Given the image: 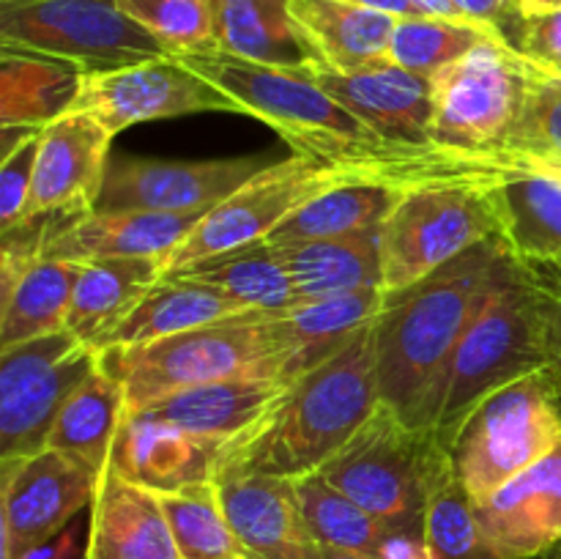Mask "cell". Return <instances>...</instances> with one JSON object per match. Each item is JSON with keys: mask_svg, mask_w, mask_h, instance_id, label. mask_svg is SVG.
Segmentation results:
<instances>
[{"mask_svg": "<svg viewBox=\"0 0 561 559\" xmlns=\"http://www.w3.org/2000/svg\"><path fill=\"white\" fill-rule=\"evenodd\" d=\"M99 367V351L69 329L0 349V460L47 449L71 395Z\"/></svg>", "mask_w": 561, "mask_h": 559, "instance_id": "cell-11", "label": "cell"}, {"mask_svg": "<svg viewBox=\"0 0 561 559\" xmlns=\"http://www.w3.org/2000/svg\"><path fill=\"white\" fill-rule=\"evenodd\" d=\"M82 263L38 258L0 301V349L64 332Z\"/></svg>", "mask_w": 561, "mask_h": 559, "instance_id": "cell-35", "label": "cell"}, {"mask_svg": "<svg viewBox=\"0 0 561 559\" xmlns=\"http://www.w3.org/2000/svg\"><path fill=\"white\" fill-rule=\"evenodd\" d=\"M222 444L170 425L148 411H126L110 455V469L162 497L214 482Z\"/></svg>", "mask_w": 561, "mask_h": 559, "instance_id": "cell-18", "label": "cell"}, {"mask_svg": "<svg viewBox=\"0 0 561 559\" xmlns=\"http://www.w3.org/2000/svg\"><path fill=\"white\" fill-rule=\"evenodd\" d=\"M214 20L219 53L283 69H323L290 0H214Z\"/></svg>", "mask_w": 561, "mask_h": 559, "instance_id": "cell-25", "label": "cell"}, {"mask_svg": "<svg viewBox=\"0 0 561 559\" xmlns=\"http://www.w3.org/2000/svg\"><path fill=\"white\" fill-rule=\"evenodd\" d=\"M203 214L88 212L66 217L44 247V258L91 263L104 258H153L164 266ZM164 272V269H162Z\"/></svg>", "mask_w": 561, "mask_h": 559, "instance_id": "cell-21", "label": "cell"}, {"mask_svg": "<svg viewBox=\"0 0 561 559\" xmlns=\"http://www.w3.org/2000/svg\"><path fill=\"white\" fill-rule=\"evenodd\" d=\"M383 299L387 294L381 288L354 290V294L329 296L321 301H307L279 316L285 340H288L283 381L294 384L296 378L343 351L362 329L376 321Z\"/></svg>", "mask_w": 561, "mask_h": 559, "instance_id": "cell-28", "label": "cell"}, {"mask_svg": "<svg viewBox=\"0 0 561 559\" xmlns=\"http://www.w3.org/2000/svg\"><path fill=\"white\" fill-rule=\"evenodd\" d=\"M553 384H557V403H559V411H561V378H553Z\"/></svg>", "mask_w": 561, "mask_h": 559, "instance_id": "cell-52", "label": "cell"}, {"mask_svg": "<svg viewBox=\"0 0 561 559\" xmlns=\"http://www.w3.org/2000/svg\"><path fill=\"white\" fill-rule=\"evenodd\" d=\"M118 5L162 44L170 58L217 49L214 0H118Z\"/></svg>", "mask_w": 561, "mask_h": 559, "instance_id": "cell-40", "label": "cell"}, {"mask_svg": "<svg viewBox=\"0 0 561 559\" xmlns=\"http://www.w3.org/2000/svg\"><path fill=\"white\" fill-rule=\"evenodd\" d=\"M513 266L502 236L471 247L420 283L387 294L373 321L381 403L411 422L416 403Z\"/></svg>", "mask_w": 561, "mask_h": 559, "instance_id": "cell-3", "label": "cell"}, {"mask_svg": "<svg viewBox=\"0 0 561 559\" xmlns=\"http://www.w3.org/2000/svg\"><path fill=\"white\" fill-rule=\"evenodd\" d=\"M499 559H535L561 546V447L474 504Z\"/></svg>", "mask_w": 561, "mask_h": 559, "instance_id": "cell-20", "label": "cell"}, {"mask_svg": "<svg viewBox=\"0 0 561 559\" xmlns=\"http://www.w3.org/2000/svg\"><path fill=\"white\" fill-rule=\"evenodd\" d=\"M285 389L288 384L279 378H225V381L179 389L137 411H148L195 436L230 442L255 425Z\"/></svg>", "mask_w": 561, "mask_h": 559, "instance_id": "cell-24", "label": "cell"}, {"mask_svg": "<svg viewBox=\"0 0 561 559\" xmlns=\"http://www.w3.org/2000/svg\"><path fill=\"white\" fill-rule=\"evenodd\" d=\"M537 370H548L540 316L513 255V266L425 389L409 425L447 447L482 398Z\"/></svg>", "mask_w": 561, "mask_h": 559, "instance_id": "cell-4", "label": "cell"}, {"mask_svg": "<svg viewBox=\"0 0 561 559\" xmlns=\"http://www.w3.org/2000/svg\"><path fill=\"white\" fill-rule=\"evenodd\" d=\"M159 499L181 559H250L225 515L217 482H201Z\"/></svg>", "mask_w": 561, "mask_h": 559, "instance_id": "cell-39", "label": "cell"}, {"mask_svg": "<svg viewBox=\"0 0 561 559\" xmlns=\"http://www.w3.org/2000/svg\"><path fill=\"white\" fill-rule=\"evenodd\" d=\"M162 277H190L217 285L247 310H261L268 316H285L301 305L277 247L266 239L203 258Z\"/></svg>", "mask_w": 561, "mask_h": 559, "instance_id": "cell-31", "label": "cell"}, {"mask_svg": "<svg viewBox=\"0 0 561 559\" xmlns=\"http://www.w3.org/2000/svg\"><path fill=\"white\" fill-rule=\"evenodd\" d=\"M85 71L69 60L0 47V126L44 129L75 110Z\"/></svg>", "mask_w": 561, "mask_h": 559, "instance_id": "cell-30", "label": "cell"}, {"mask_svg": "<svg viewBox=\"0 0 561 559\" xmlns=\"http://www.w3.org/2000/svg\"><path fill=\"white\" fill-rule=\"evenodd\" d=\"M345 3H359V5H370V9H381L389 11L394 16H414L420 14L416 5L411 0H345Z\"/></svg>", "mask_w": 561, "mask_h": 559, "instance_id": "cell-49", "label": "cell"}, {"mask_svg": "<svg viewBox=\"0 0 561 559\" xmlns=\"http://www.w3.org/2000/svg\"><path fill=\"white\" fill-rule=\"evenodd\" d=\"M425 543L433 559H499L477 521L474 502L460 486L444 444H438L433 458Z\"/></svg>", "mask_w": 561, "mask_h": 559, "instance_id": "cell-37", "label": "cell"}, {"mask_svg": "<svg viewBox=\"0 0 561 559\" xmlns=\"http://www.w3.org/2000/svg\"><path fill=\"white\" fill-rule=\"evenodd\" d=\"M520 55L542 69H561V9L526 14Z\"/></svg>", "mask_w": 561, "mask_h": 559, "instance_id": "cell-44", "label": "cell"}, {"mask_svg": "<svg viewBox=\"0 0 561 559\" xmlns=\"http://www.w3.org/2000/svg\"><path fill=\"white\" fill-rule=\"evenodd\" d=\"M499 170L411 184L381 225L383 294L420 283L488 239H504Z\"/></svg>", "mask_w": 561, "mask_h": 559, "instance_id": "cell-6", "label": "cell"}, {"mask_svg": "<svg viewBox=\"0 0 561 559\" xmlns=\"http://www.w3.org/2000/svg\"><path fill=\"white\" fill-rule=\"evenodd\" d=\"M241 312L250 310L217 285L190 277H159L99 351L110 349V345L153 343V340L208 327V323L225 321V318L241 316Z\"/></svg>", "mask_w": 561, "mask_h": 559, "instance_id": "cell-29", "label": "cell"}, {"mask_svg": "<svg viewBox=\"0 0 561 559\" xmlns=\"http://www.w3.org/2000/svg\"><path fill=\"white\" fill-rule=\"evenodd\" d=\"M294 488L312 535L327 551L381 559L389 537L398 535L378 518H373L354 499L329 486L318 471L294 480Z\"/></svg>", "mask_w": 561, "mask_h": 559, "instance_id": "cell-36", "label": "cell"}, {"mask_svg": "<svg viewBox=\"0 0 561 559\" xmlns=\"http://www.w3.org/2000/svg\"><path fill=\"white\" fill-rule=\"evenodd\" d=\"M524 9V14H540V11H559L561 0H515Z\"/></svg>", "mask_w": 561, "mask_h": 559, "instance_id": "cell-50", "label": "cell"}, {"mask_svg": "<svg viewBox=\"0 0 561 559\" xmlns=\"http://www.w3.org/2000/svg\"><path fill=\"white\" fill-rule=\"evenodd\" d=\"M274 164L263 153L222 159L110 157L93 212L208 214Z\"/></svg>", "mask_w": 561, "mask_h": 559, "instance_id": "cell-13", "label": "cell"}, {"mask_svg": "<svg viewBox=\"0 0 561 559\" xmlns=\"http://www.w3.org/2000/svg\"><path fill=\"white\" fill-rule=\"evenodd\" d=\"M348 181H389L373 175L367 170L340 168V164H321L307 157H288L283 162L268 164L263 173L247 181L239 192L225 197L219 206L203 214L201 223L192 228L184 244L170 255L164 272L184 269L203 258L219 255V252L239 250L252 241L268 239L296 208L305 206L310 197L332 190ZM398 184V181H394Z\"/></svg>", "mask_w": 561, "mask_h": 559, "instance_id": "cell-12", "label": "cell"}, {"mask_svg": "<svg viewBox=\"0 0 561 559\" xmlns=\"http://www.w3.org/2000/svg\"><path fill=\"white\" fill-rule=\"evenodd\" d=\"M381 406L373 354V323L343 351L312 367L266 409V414L222 444L219 475L299 477L321 469Z\"/></svg>", "mask_w": 561, "mask_h": 559, "instance_id": "cell-2", "label": "cell"}, {"mask_svg": "<svg viewBox=\"0 0 561 559\" xmlns=\"http://www.w3.org/2000/svg\"><path fill=\"white\" fill-rule=\"evenodd\" d=\"M438 438L416 431L389 406L370 420L318 469V475L365 507L398 535L425 540L427 497Z\"/></svg>", "mask_w": 561, "mask_h": 559, "instance_id": "cell-8", "label": "cell"}, {"mask_svg": "<svg viewBox=\"0 0 561 559\" xmlns=\"http://www.w3.org/2000/svg\"><path fill=\"white\" fill-rule=\"evenodd\" d=\"M466 14L480 25L491 27L510 49L520 55V38H524L526 14L515 0H455Z\"/></svg>", "mask_w": 561, "mask_h": 559, "instance_id": "cell-45", "label": "cell"}, {"mask_svg": "<svg viewBox=\"0 0 561 559\" xmlns=\"http://www.w3.org/2000/svg\"><path fill=\"white\" fill-rule=\"evenodd\" d=\"M529 66V93L524 113L504 151H553L561 153V88ZM502 153V151H499Z\"/></svg>", "mask_w": 561, "mask_h": 559, "instance_id": "cell-41", "label": "cell"}, {"mask_svg": "<svg viewBox=\"0 0 561 559\" xmlns=\"http://www.w3.org/2000/svg\"><path fill=\"white\" fill-rule=\"evenodd\" d=\"M219 499L250 559H327L296 499L294 480L219 475Z\"/></svg>", "mask_w": 561, "mask_h": 559, "instance_id": "cell-19", "label": "cell"}, {"mask_svg": "<svg viewBox=\"0 0 561 559\" xmlns=\"http://www.w3.org/2000/svg\"><path fill=\"white\" fill-rule=\"evenodd\" d=\"M104 477L60 449L3 460L0 559H20L91 510Z\"/></svg>", "mask_w": 561, "mask_h": 559, "instance_id": "cell-15", "label": "cell"}, {"mask_svg": "<svg viewBox=\"0 0 561 559\" xmlns=\"http://www.w3.org/2000/svg\"><path fill=\"white\" fill-rule=\"evenodd\" d=\"M113 135L91 113L71 110L38 135L36 170L25 217L93 212L104 186Z\"/></svg>", "mask_w": 561, "mask_h": 559, "instance_id": "cell-16", "label": "cell"}, {"mask_svg": "<svg viewBox=\"0 0 561 559\" xmlns=\"http://www.w3.org/2000/svg\"><path fill=\"white\" fill-rule=\"evenodd\" d=\"M38 135L27 137L9 157L0 159V230L14 228L25 217L33 190V170H36Z\"/></svg>", "mask_w": 561, "mask_h": 559, "instance_id": "cell-43", "label": "cell"}, {"mask_svg": "<svg viewBox=\"0 0 561 559\" xmlns=\"http://www.w3.org/2000/svg\"><path fill=\"white\" fill-rule=\"evenodd\" d=\"M485 42H502L491 27L474 20H449V16H398V25L389 42V60L414 75H438L471 49ZM504 44V42H502Z\"/></svg>", "mask_w": 561, "mask_h": 559, "instance_id": "cell-38", "label": "cell"}, {"mask_svg": "<svg viewBox=\"0 0 561 559\" xmlns=\"http://www.w3.org/2000/svg\"><path fill=\"white\" fill-rule=\"evenodd\" d=\"M0 47L69 60L85 75L170 58L118 0H0Z\"/></svg>", "mask_w": 561, "mask_h": 559, "instance_id": "cell-10", "label": "cell"}, {"mask_svg": "<svg viewBox=\"0 0 561 559\" xmlns=\"http://www.w3.org/2000/svg\"><path fill=\"white\" fill-rule=\"evenodd\" d=\"M529 66L502 42H485L431 77V142L442 153L493 168L524 113Z\"/></svg>", "mask_w": 561, "mask_h": 559, "instance_id": "cell-9", "label": "cell"}, {"mask_svg": "<svg viewBox=\"0 0 561 559\" xmlns=\"http://www.w3.org/2000/svg\"><path fill=\"white\" fill-rule=\"evenodd\" d=\"M540 316L548 373L561 378V255L515 258Z\"/></svg>", "mask_w": 561, "mask_h": 559, "instance_id": "cell-42", "label": "cell"}, {"mask_svg": "<svg viewBox=\"0 0 561 559\" xmlns=\"http://www.w3.org/2000/svg\"><path fill=\"white\" fill-rule=\"evenodd\" d=\"M323 91L383 140L416 151H438L431 142V80L383 60L354 71L312 69ZM442 153V151H438Z\"/></svg>", "mask_w": 561, "mask_h": 559, "instance_id": "cell-17", "label": "cell"}, {"mask_svg": "<svg viewBox=\"0 0 561 559\" xmlns=\"http://www.w3.org/2000/svg\"><path fill=\"white\" fill-rule=\"evenodd\" d=\"M288 362V340L279 316L241 312L208 327L170 334L140 345L99 351V367L126 389V409L137 411L179 389L225 378H279ZM285 384V381H283Z\"/></svg>", "mask_w": 561, "mask_h": 559, "instance_id": "cell-5", "label": "cell"}, {"mask_svg": "<svg viewBox=\"0 0 561 559\" xmlns=\"http://www.w3.org/2000/svg\"><path fill=\"white\" fill-rule=\"evenodd\" d=\"M75 110L91 113L113 137L142 121L195 113L244 115L233 96L190 69L181 58L146 60L104 75H85Z\"/></svg>", "mask_w": 561, "mask_h": 559, "instance_id": "cell-14", "label": "cell"}, {"mask_svg": "<svg viewBox=\"0 0 561 559\" xmlns=\"http://www.w3.org/2000/svg\"><path fill=\"white\" fill-rule=\"evenodd\" d=\"M559 559H561V557H559Z\"/></svg>", "mask_w": 561, "mask_h": 559, "instance_id": "cell-53", "label": "cell"}, {"mask_svg": "<svg viewBox=\"0 0 561 559\" xmlns=\"http://www.w3.org/2000/svg\"><path fill=\"white\" fill-rule=\"evenodd\" d=\"M557 447V384L551 373L537 370L482 398L449 438L447 453L460 486L480 504Z\"/></svg>", "mask_w": 561, "mask_h": 559, "instance_id": "cell-7", "label": "cell"}, {"mask_svg": "<svg viewBox=\"0 0 561 559\" xmlns=\"http://www.w3.org/2000/svg\"><path fill=\"white\" fill-rule=\"evenodd\" d=\"M190 69L241 104L244 115L272 126L296 157L321 164L367 170L398 184H420L449 175L491 173L499 168L463 162L438 151L394 146L362 124L318 82L312 69L252 64L219 49L184 55Z\"/></svg>", "mask_w": 561, "mask_h": 559, "instance_id": "cell-1", "label": "cell"}, {"mask_svg": "<svg viewBox=\"0 0 561 559\" xmlns=\"http://www.w3.org/2000/svg\"><path fill=\"white\" fill-rule=\"evenodd\" d=\"M126 411L129 409L124 384L96 367L60 411L47 447L71 455L104 477L110 471V455Z\"/></svg>", "mask_w": 561, "mask_h": 559, "instance_id": "cell-33", "label": "cell"}, {"mask_svg": "<svg viewBox=\"0 0 561 559\" xmlns=\"http://www.w3.org/2000/svg\"><path fill=\"white\" fill-rule=\"evenodd\" d=\"M85 559H181L159 493L104 475L91 504Z\"/></svg>", "mask_w": 561, "mask_h": 559, "instance_id": "cell-22", "label": "cell"}, {"mask_svg": "<svg viewBox=\"0 0 561 559\" xmlns=\"http://www.w3.org/2000/svg\"><path fill=\"white\" fill-rule=\"evenodd\" d=\"M416 5L420 14H431V16H449V20H471L463 9H460L455 0H411Z\"/></svg>", "mask_w": 561, "mask_h": 559, "instance_id": "cell-48", "label": "cell"}, {"mask_svg": "<svg viewBox=\"0 0 561 559\" xmlns=\"http://www.w3.org/2000/svg\"><path fill=\"white\" fill-rule=\"evenodd\" d=\"M274 247L294 280L301 305L354 294V290H383L381 225L340 239H312Z\"/></svg>", "mask_w": 561, "mask_h": 559, "instance_id": "cell-23", "label": "cell"}, {"mask_svg": "<svg viewBox=\"0 0 561 559\" xmlns=\"http://www.w3.org/2000/svg\"><path fill=\"white\" fill-rule=\"evenodd\" d=\"M88 526H91V510H88V515H77L75 521H71L69 526H66L60 535H55L53 540L42 543V546L31 548V551L22 554L20 559H77L82 557L85 559V543H80V537L85 535L88 537Z\"/></svg>", "mask_w": 561, "mask_h": 559, "instance_id": "cell-46", "label": "cell"}, {"mask_svg": "<svg viewBox=\"0 0 561 559\" xmlns=\"http://www.w3.org/2000/svg\"><path fill=\"white\" fill-rule=\"evenodd\" d=\"M496 201L504 241L515 258L561 255V181L520 168H499Z\"/></svg>", "mask_w": 561, "mask_h": 559, "instance_id": "cell-34", "label": "cell"}, {"mask_svg": "<svg viewBox=\"0 0 561 559\" xmlns=\"http://www.w3.org/2000/svg\"><path fill=\"white\" fill-rule=\"evenodd\" d=\"M493 168H520L561 181V153L553 151H502L491 159Z\"/></svg>", "mask_w": 561, "mask_h": 559, "instance_id": "cell-47", "label": "cell"}, {"mask_svg": "<svg viewBox=\"0 0 561 559\" xmlns=\"http://www.w3.org/2000/svg\"><path fill=\"white\" fill-rule=\"evenodd\" d=\"M327 559H365V557H351V554H337V551H327Z\"/></svg>", "mask_w": 561, "mask_h": 559, "instance_id": "cell-51", "label": "cell"}, {"mask_svg": "<svg viewBox=\"0 0 561 559\" xmlns=\"http://www.w3.org/2000/svg\"><path fill=\"white\" fill-rule=\"evenodd\" d=\"M296 22L323 69L354 71L389 60L398 16L345 0H290Z\"/></svg>", "mask_w": 561, "mask_h": 559, "instance_id": "cell-26", "label": "cell"}, {"mask_svg": "<svg viewBox=\"0 0 561 559\" xmlns=\"http://www.w3.org/2000/svg\"><path fill=\"white\" fill-rule=\"evenodd\" d=\"M405 186L411 184H394V181L337 184L321 195L310 197L301 208H296L266 241L294 244V241L340 239V236L378 228L389 217Z\"/></svg>", "mask_w": 561, "mask_h": 559, "instance_id": "cell-32", "label": "cell"}, {"mask_svg": "<svg viewBox=\"0 0 561 559\" xmlns=\"http://www.w3.org/2000/svg\"><path fill=\"white\" fill-rule=\"evenodd\" d=\"M162 263L153 258H104L82 263L66 329L99 351L162 277Z\"/></svg>", "mask_w": 561, "mask_h": 559, "instance_id": "cell-27", "label": "cell"}]
</instances>
